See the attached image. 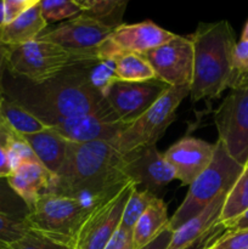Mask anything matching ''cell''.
Returning <instances> with one entry per match:
<instances>
[{"mask_svg":"<svg viewBox=\"0 0 248 249\" xmlns=\"http://www.w3.org/2000/svg\"><path fill=\"white\" fill-rule=\"evenodd\" d=\"M89 62L71 66L38 84L10 74L9 79H4V96L21 105L46 126L61 118L111 111L104 95L90 83Z\"/></svg>","mask_w":248,"mask_h":249,"instance_id":"6da1fadb","label":"cell"},{"mask_svg":"<svg viewBox=\"0 0 248 249\" xmlns=\"http://www.w3.org/2000/svg\"><path fill=\"white\" fill-rule=\"evenodd\" d=\"M129 181L124 174V156L108 141H68L67 156L53 177L50 192L79 198L91 207Z\"/></svg>","mask_w":248,"mask_h":249,"instance_id":"7a4b0ae2","label":"cell"},{"mask_svg":"<svg viewBox=\"0 0 248 249\" xmlns=\"http://www.w3.org/2000/svg\"><path fill=\"white\" fill-rule=\"evenodd\" d=\"M194 46V75L190 96L194 102L218 99L235 82V34L226 19L199 23L190 36Z\"/></svg>","mask_w":248,"mask_h":249,"instance_id":"3957f363","label":"cell"},{"mask_svg":"<svg viewBox=\"0 0 248 249\" xmlns=\"http://www.w3.org/2000/svg\"><path fill=\"white\" fill-rule=\"evenodd\" d=\"M97 58H100L99 51H72L49 41L33 40L6 46V72L38 84L71 66Z\"/></svg>","mask_w":248,"mask_h":249,"instance_id":"277c9868","label":"cell"},{"mask_svg":"<svg viewBox=\"0 0 248 249\" xmlns=\"http://www.w3.org/2000/svg\"><path fill=\"white\" fill-rule=\"evenodd\" d=\"M245 167L230 157L220 141L215 142V152L209 167L190 185L186 197L172 218L168 228L177 230L186 221L196 216L218 197L228 195Z\"/></svg>","mask_w":248,"mask_h":249,"instance_id":"5b68a950","label":"cell"},{"mask_svg":"<svg viewBox=\"0 0 248 249\" xmlns=\"http://www.w3.org/2000/svg\"><path fill=\"white\" fill-rule=\"evenodd\" d=\"M90 208L79 198L48 192L31 207L26 220L31 230L72 247Z\"/></svg>","mask_w":248,"mask_h":249,"instance_id":"8992f818","label":"cell"},{"mask_svg":"<svg viewBox=\"0 0 248 249\" xmlns=\"http://www.w3.org/2000/svg\"><path fill=\"white\" fill-rule=\"evenodd\" d=\"M189 95V87L169 88L142 116L108 142L123 156L139 148L155 146L175 119L179 105Z\"/></svg>","mask_w":248,"mask_h":249,"instance_id":"52a82bcc","label":"cell"},{"mask_svg":"<svg viewBox=\"0 0 248 249\" xmlns=\"http://www.w3.org/2000/svg\"><path fill=\"white\" fill-rule=\"evenodd\" d=\"M218 140L233 160L248 162V78L237 80L214 113Z\"/></svg>","mask_w":248,"mask_h":249,"instance_id":"ba28073f","label":"cell"},{"mask_svg":"<svg viewBox=\"0 0 248 249\" xmlns=\"http://www.w3.org/2000/svg\"><path fill=\"white\" fill-rule=\"evenodd\" d=\"M135 189L133 181L92 204L72 243V249H104L121 225L124 208Z\"/></svg>","mask_w":248,"mask_h":249,"instance_id":"9c48e42d","label":"cell"},{"mask_svg":"<svg viewBox=\"0 0 248 249\" xmlns=\"http://www.w3.org/2000/svg\"><path fill=\"white\" fill-rule=\"evenodd\" d=\"M156 74L169 88L191 87L194 75V46L190 36H177L168 43L143 53Z\"/></svg>","mask_w":248,"mask_h":249,"instance_id":"30bf717a","label":"cell"},{"mask_svg":"<svg viewBox=\"0 0 248 249\" xmlns=\"http://www.w3.org/2000/svg\"><path fill=\"white\" fill-rule=\"evenodd\" d=\"M168 89L169 87L158 79L143 83L116 80L107 89L105 99L117 118L129 125L142 116Z\"/></svg>","mask_w":248,"mask_h":249,"instance_id":"8fae6325","label":"cell"},{"mask_svg":"<svg viewBox=\"0 0 248 249\" xmlns=\"http://www.w3.org/2000/svg\"><path fill=\"white\" fill-rule=\"evenodd\" d=\"M177 34L162 28L152 21L117 27L100 48V57L111 58L114 53H129L143 55L174 39Z\"/></svg>","mask_w":248,"mask_h":249,"instance_id":"7c38bea8","label":"cell"},{"mask_svg":"<svg viewBox=\"0 0 248 249\" xmlns=\"http://www.w3.org/2000/svg\"><path fill=\"white\" fill-rule=\"evenodd\" d=\"M124 174L136 189L150 192L156 197L170 181L177 179L173 168L156 145L124 155Z\"/></svg>","mask_w":248,"mask_h":249,"instance_id":"4fadbf2b","label":"cell"},{"mask_svg":"<svg viewBox=\"0 0 248 249\" xmlns=\"http://www.w3.org/2000/svg\"><path fill=\"white\" fill-rule=\"evenodd\" d=\"M114 29L84 15L43 32L36 40L49 41L72 51H99Z\"/></svg>","mask_w":248,"mask_h":249,"instance_id":"5bb4252c","label":"cell"},{"mask_svg":"<svg viewBox=\"0 0 248 249\" xmlns=\"http://www.w3.org/2000/svg\"><path fill=\"white\" fill-rule=\"evenodd\" d=\"M49 128L53 129L70 142H91V141H111L126 124L119 121L114 112L82 114V116L61 118L53 122Z\"/></svg>","mask_w":248,"mask_h":249,"instance_id":"9a60e30c","label":"cell"},{"mask_svg":"<svg viewBox=\"0 0 248 249\" xmlns=\"http://www.w3.org/2000/svg\"><path fill=\"white\" fill-rule=\"evenodd\" d=\"M215 143L186 136L170 146L163 156L182 185H191L212 163Z\"/></svg>","mask_w":248,"mask_h":249,"instance_id":"2e32d148","label":"cell"},{"mask_svg":"<svg viewBox=\"0 0 248 249\" xmlns=\"http://www.w3.org/2000/svg\"><path fill=\"white\" fill-rule=\"evenodd\" d=\"M7 180L12 190L31 209L43 195L50 192L53 175L39 160H32L17 167Z\"/></svg>","mask_w":248,"mask_h":249,"instance_id":"e0dca14e","label":"cell"},{"mask_svg":"<svg viewBox=\"0 0 248 249\" xmlns=\"http://www.w3.org/2000/svg\"><path fill=\"white\" fill-rule=\"evenodd\" d=\"M226 196L228 195L218 197L203 211L199 212L196 216L186 221L177 230L173 231L172 241L167 249H187L192 247L195 243L208 235L213 229L220 226L219 218H220L221 209L225 203Z\"/></svg>","mask_w":248,"mask_h":249,"instance_id":"ac0fdd59","label":"cell"},{"mask_svg":"<svg viewBox=\"0 0 248 249\" xmlns=\"http://www.w3.org/2000/svg\"><path fill=\"white\" fill-rule=\"evenodd\" d=\"M23 138L31 146L39 162L55 177L67 156L68 141L51 128Z\"/></svg>","mask_w":248,"mask_h":249,"instance_id":"d6986e66","label":"cell"},{"mask_svg":"<svg viewBox=\"0 0 248 249\" xmlns=\"http://www.w3.org/2000/svg\"><path fill=\"white\" fill-rule=\"evenodd\" d=\"M46 26L38 0L17 18L0 28V41L6 46H16L36 40Z\"/></svg>","mask_w":248,"mask_h":249,"instance_id":"ffe728a7","label":"cell"},{"mask_svg":"<svg viewBox=\"0 0 248 249\" xmlns=\"http://www.w3.org/2000/svg\"><path fill=\"white\" fill-rule=\"evenodd\" d=\"M169 219L165 202L159 197H156L143 212L142 215L139 218L133 229L135 249L145 247L158 237L168 226Z\"/></svg>","mask_w":248,"mask_h":249,"instance_id":"44dd1931","label":"cell"},{"mask_svg":"<svg viewBox=\"0 0 248 249\" xmlns=\"http://www.w3.org/2000/svg\"><path fill=\"white\" fill-rule=\"evenodd\" d=\"M114 66V77L119 82L143 83L156 79L150 63L142 55L121 53L112 56Z\"/></svg>","mask_w":248,"mask_h":249,"instance_id":"7402d4cb","label":"cell"},{"mask_svg":"<svg viewBox=\"0 0 248 249\" xmlns=\"http://www.w3.org/2000/svg\"><path fill=\"white\" fill-rule=\"evenodd\" d=\"M80 7V14L100 23L116 29L123 24L126 0H75Z\"/></svg>","mask_w":248,"mask_h":249,"instance_id":"603a6c76","label":"cell"},{"mask_svg":"<svg viewBox=\"0 0 248 249\" xmlns=\"http://www.w3.org/2000/svg\"><path fill=\"white\" fill-rule=\"evenodd\" d=\"M0 112L5 123L18 135L26 136L45 130L46 126L40 119L27 111L26 108L2 95Z\"/></svg>","mask_w":248,"mask_h":249,"instance_id":"cb8c5ba5","label":"cell"},{"mask_svg":"<svg viewBox=\"0 0 248 249\" xmlns=\"http://www.w3.org/2000/svg\"><path fill=\"white\" fill-rule=\"evenodd\" d=\"M248 211V172L243 169L242 174L228 194L221 209L219 225L229 229L241 215Z\"/></svg>","mask_w":248,"mask_h":249,"instance_id":"d4e9b609","label":"cell"},{"mask_svg":"<svg viewBox=\"0 0 248 249\" xmlns=\"http://www.w3.org/2000/svg\"><path fill=\"white\" fill-rule=\"evenodd\" d=\"M155 198L156 196H153L150 192L138 190L135 187L134 191L131 192L128 202H126L119 226L126 229V230H133L136 221L139 220V218L142 215L143 212L147 209V207Z\"/></svg>","mask_w":248,"mask_h":249,"instance_id":"484cf974","label":"cell"},{"mask_svg":"<svg viewBox=\"0 0 248 249\" xmlns=\"http://www.w3.org/2000/svg\"><path fill=\"white\" fill-rule=\"evenodd\" d=\"M39 7L46 23L74 18L82 12L75 0H39Z\"/></svg>","mask_w":248,"mask_h":249,"instance_id":"4316f807","label":"cell"},{"mask_svg":"<svg viewBox=\"0 0 248 249\" xmlns=\"http://www.w3.org/2000/svg\"><path fill=\"white\" fill-rule=\"evenodd\" d=\"M0 213L23 219L29 214V207L12 190L7 178H0Z\"/></svg>","mask_w":248,"mask_h":249,"instance_id":"83f0119b","label":"cell"},{"mask_svg":"<svg viewBox=\"0 0 248 249\" xmlns=\"http://www.w3.org/2000/svg\"><path fill=\"white\" fill-rule=\"evenodd\" d=\"M28 231L29 226L26 219L0 213V243L9 246L17 242Z\"/></svg>","mask_w":248,"mask_h":249,"instance_id":"f1b7e54d","label":"cell"},{"mask_svg":"<svg viewBox=\"0 0 248 249\" xmlns=\"http://www.w3.org/2000/svg\"><path fill=\"white\" fill-rule=\"evenodd\" d=\"M7 249H72V247L29 229L21 240L9 245Z\"/></svg>","mask_w":248,"mask_h":249,"instance_id":"f546056e","label":"cell"},{"mask_svg":"<svg viewBox=\"0 0 248 249\" xmlns=\"http://www.w3.org/2000/svg\"><path fill=\"white\" fill-rule=\"evenodd\" d=\"M9 158L12 172H14L17 167L23 164V163L32 162V160H38V158L34 155L33 150H32L31 146L28 145V142L24 140L23 136L18 135L17 133L14 134L11 143H10Z\"/></svg>","mask_w":248,"mask_h":249,"instance_id":"4dcf8cb0","label":"cell"},{"mask_svg":"<svg viewBox=\"0 0 248 249\" xmlns=\"http://www.w3.org/2000/svg\"><path fill=\"white\" fill-rule=\"evenodd\" d=\"M204 249H248V229L229 230Z\"/></svg>","mask_w":248,"mask_h":249,"instance_id":"1f68e13d","label":"cell"},{"mask_svg":"<svg viewBox=\"0 0 248 249\" xmlns=\"http://www.w3.org/2000/svg\"><path fill=\"white\" fill-rule=\"evenodd\" d=\"M14 134L15 131L5 122L0 124V178H9L12 173L9 151Z\"/></svg>","mask_w":248,"mask_h":249,"instance_id":"d6a6232c","label":"cell"},{"mask_svg":"<svg viewBox=\"0 0 248 249\" xmlns=\"http://www.w3.org/2000/svg\"><path fill=\"white\" fill-rule=\"evenodd\" d=\"M233 71H235L233 85L237 80L248 78V41L236 43L235 53H233Z\"/></svg>","mask_w":248,"mask_h":249,"instance_id":"836d02e7","label":"cell"},{"mask_svg":"<svg viewBox=\"0 0 248 249\" xmlns=\"http://www.w3.org/2000/svg\"><path fill=\"white\" fill-rule=\"evenodd\" d=\"M38 0H5L4 11H5V24L14 21L15 18L23 14L26 10L33 6Z\"/></svg>","mask_w":248,"mask_h":249,"instance_id":"e575fe53","label":"cell"},{"mask_svg":"<svg viewBox=\"0 0 248 249\" xmlns=\"http://www.w3.org/2000/svg\"><path fill=\"white\" fill-rule=\"evenodd\" d=\"M104 249H135L133 230H126L119 226Z\"/></svg>","mask_w":248,"mask_h":249,"instance_id":"d590c367","label":"cell"},{"mask_svg":"<svg viewBox=\"0 0 248 249\" xmlns=\"http://www.w3.org/2000/svg\"><path fill=\"white\" fill-rule=\"evenodd\" d=\"M173 237V231L169 228H165L164 231L158 237H156L152 242L146 245L145 247L140 249H167Z\"/></svg>","mask_w":248,"mask_h":249,"instance_id":"8d00e7d4","label":"cell"},{"mask_svg":"<svg viewBox=\"0 0 248 249\" xmlns=\"http://www.w3.org/2000/svg\"><path fill=\"white\" fill-rule=\"evenodd\" d=\"M5 73H6V45L0 41V96L4 95Z\"/></svg>","mask_w":248,"mask_h":249,"instance_id":"74e56055","label":"cell"},{"mask_svg":"<svg viewBox=\"0 0 248 249\" xmlns=\"http://www.w3.org/2000/svg\"><path fill=\"white\" fill-rule=\"evenodd\" d=\"M243 229H248V211L241 215L228 230H243Z\"/></svg>","mask_w":248,"mask_h":249,"instance_id":"f35d334b","label":"cell"},{"mask_svg":"<svg viewBox=\"0 0 248 249\" xmlns=\"http://www.w3.org/2000/svg\"><path fill=\"white\" fill-rule=\"evenodd\" d=\"M5 24V11H4V1H0V28Z\"/></svg>","mask_w":248,"mask_h":249,"instance_id":"ab89813d","label":"cell"},{"mask_svg":"<svg viewBox=\"0 0 248 249\" xmlns=\"http://www.w3.org/2000/svg\"><path fill=\"white\" fill-rule=\"evenodd\" d=\"M240 41H248V21L246 22L245 27H243V31H242V34H241Z\"/></svg>","mask_w":248,"mask_h":249,"instance_id":"60d3db41","label":"cell"},{"mask_svg":"<svg viewBox=\"0 0 248 249\" xmlns=\"http://www.w3.org/2000/svg\"><path fill=\"white\" fill-rule=\"evenodd\" d=\"M1 99L2 96H0V104H1ZM4 123V119H2V116H1V112H0V124Z\"/></svg>","mask_w":248,"mask_h":249,"instance_id":"b9f144b4","label":"cell"},{"mask_svg":"<svg viewBox=\"0 0 248 249\" xmlns=\"http://www.w3.org/2000/svg\"><path fill=\"white\" fill-rule=\"evenodd\" d=\"M245 169H246V170H247V172H248V162H247V164H246V165H245Z\"/></svg>","mask_w":248,"mask_h":249,"instance_id":"7bdbcfd3","label":"cell"},{"mask_svg":"<svg viewBox=\"0 0 248 249\" xmlns=\"http://www.w3.org/2000/svg\"><path fill=\"white\" fill-rule=\"evenodd\" d=\"M203 249H204V248H203Z\"/></svg>","mask_w":248,"mask_h":249,"instance_id":"ee69618b","label":"cell"}]
</instances>
